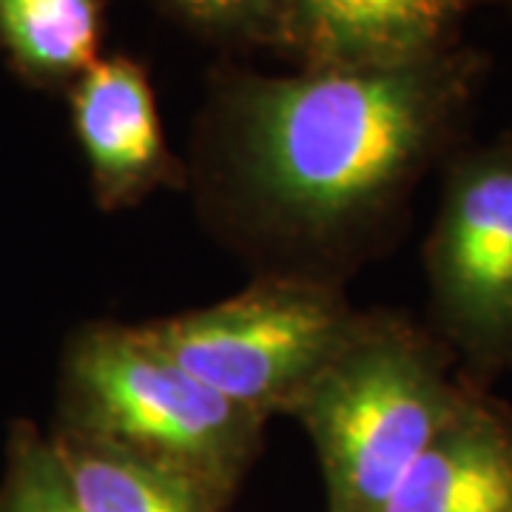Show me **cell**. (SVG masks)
Listing matches in <instances>:
<instances>
[{
	"label": "cell",
	"instance_id": "8fae6325",
	"mask_svg": "<svg viewBox=\"0 0 512 512\" xmlns=\"http://www.w3.org/2000/svg\"><path fill=\"white\" fill-rule=\"evenodd\" d=\"M0 512H83L69 490L52 441L29 421H15L9 427Z\"/></svg>",
	"mask_w": 512,
	"mask_h": 512
},
{
	"label": "cell",
	"instance_id": "5b68a950",
	"mask_svg": "<svg viewBox=\"0 0 512 512\" xmlns=\"http://www.w3.org/2000/svg\"><path fill=\"white\" fill-rule=\"evenodd\" d=\"M427 274L453 348L481 373L512 362V143L453 168L427 242Z\"/></svg>",
	"mask_w": 512,
	"mask_h": 512
},
{
	"label": "cell",
	"instance_id": "277c9868",
	"mask_svg": "<svg viewBox=\"0 0 512 512\" xmlns=\"http://www.w3.org/2000/svg\"><path fill=\"white\" fill-rule=\"evenodd\" d=\"M330 282L271 274L197 311L140 322L148 345L262 419L288 413L356 325Z\"/></svg>",
	"mask_w": 512,
	"mask_h": 512
},
{
	"label": "cell",
	"instance_id": "8992f818",
	"mask_svg": "<svg viewBox=\"0 0 512 512\" xmlns=\"http://www.w3.org/2000/svg\"><path fill=\"white\" fill-rule=\"evenodd\" d=\"M74 134L100 208L117 211L171 183L168 154L146 72L128 57L97 60L72 92Z\"/></svg>",
	"mask_w": 512,
	"mask_h": 512
},
{
	"label": "cell",
	"instance_id": "7a4b0ae2",
	"mask_svg": "<svg viewBox=\"0 0 512 512\" xmlns=\"http://www.w3.org/2000/svg\"><path fill=\"white\" fill-rule=\"evenodd\" d=\"M464 393L427 330L399 313H359L285 413L311 436L328 512H382Z\"/></svg>",
	"mask_w": 512,
	"mask_h": 512
},
{
	"label": "cell",
	"instance_id": "52a82bcc",
	"mask_svg": "<svg viewBox=\"0 0 512 512\" xmlns=\"http://www.w3.org/2000/svg\"><path fill=\"white\" fill-rule=\"evenodd\" d=\"M464 0H276L274 29L308 69H382L433 57Z\"/></svg>",
	"mask_w": 512,
	"mask_h": 512
},
{
	"label": "cell",
	"instance_id": "3957f363",
	"mask_svg": "<svg viewBox=\"0 0 512 512\" xmlns=\"http://www.w3.org/2000/svg\"><path fill=\"white\" fill-rule=\"evenodd\" d=\"M265 421L194 379L134 325H89L66 348L57 427L168 467L222 507L259 453Z\"/></svg>",
	"mask_w": 512,
	"mask_h": 512
},
{
	"label": "cell",
	"instance_id": "6da1fadb",
	"mask_svg": "<svg viewBox=\"0 0 512 512\" xmlns=\"http://www.w3.org/2000/svg\"><path fill=\"white\" fill-rule=\"evenodd\" d=\"M450 100L436 57L245 80L225 111V194L276 237H345L399 200L436 146Z\"/></svg>",
	"mask_w": 512,
	"mask_h": 512
},
{
	"label": "cell",
	"instance_id": "30bf717a",
	"mask_svg": "<svg viewBox=\"0 0 512 512\" xmlns=\"http://www.w3.org/2000/svg\"><path fill=\"white\" fill-rule=\"evenodd\" d=\"M0 46L32 83L80 77L100 60V0H0Z\"/></svg>",
	"mask_w": 512,
	"mask_h": 512
},
{
	"label": "cell",
	"instance_id": "9c48e42d",
	"mask_svg": "<svg viewBox=\"0 0 512 512\" xmlns=\"http://www.w3.org/2000/svg\"><path fill=\"white\" fill-rule=\"evenodd\" d=\"M49 441L83 512H225L194 481L109 441L63 427Z\"/></svg>",
	"mask_w": 512,
	"mask_h": 512
},
{
	"label": "cell",
	"instance_id": "ba28073f",
	"mask_svg": "<svg viewBox=\"0 0 512 512\" xmlns=\"http://www.w3.org/2000/svg\"><path fill=\"white\" fill-rule=\"evenodd\" d=\"M382 512H512V410L470 390Z\"/></svg>",
	"mask_w": 512,
	"mask_h": 512
},
{
	"label": "cell",
	"instance_id": "7c38bea8",
	"mask_svg": "<svg viewBox=\"0 0 512 512\" xmlns=\"http://www.w3.org/2000/svg\"><path fill=\"white\" fill-rule=\"evenodd\" d=\"M185 15L208 26L245 29L256 23L274 26L276 0H174Z\"/></svg>",
	"mask_w": 512,
	"mask_h": 512
}]
</instances>
